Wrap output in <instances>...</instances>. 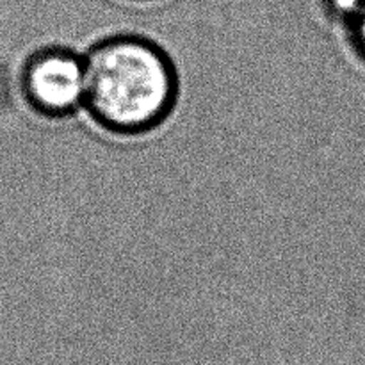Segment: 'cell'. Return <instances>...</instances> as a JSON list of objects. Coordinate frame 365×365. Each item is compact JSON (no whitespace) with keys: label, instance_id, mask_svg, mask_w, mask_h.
Masks as SVG:
<instances>
[{"label":"cell","instance_id":"6da1fadb","mask_svg":"<svg viewBox=\"0 0 365 365\" xmlns=\"http://www.w3.org/2000/svg\"><path fill=\"white\" fill-rule=\"evenodd\" d=\"M84 109L96 125L121 135L160 127L178 100V71L170 53L141 34H114L84 53Z\"/></svg>","mask_w":365,"mask_h":365},{"label":"cell","instance_id":"7a4b0ae2","mask_svg":"<svg viewBox=\"0 0 365 365\" xmlns=\"http://www.w3.org/2000/svg\"><path fill=\"white\" fill-rule=\"evenodd\" d=\"M21 93L29 106L46 118H66L84 109V56L68 46H43L21 70Z\"/></svg>","mask_w":365,"mask_h":365},{"label":"cell","instance_id":"3957f363","mask_svg":"<svg viewBox=\"0 0 365 365\" xmlns=\"http://www.w3.org/2000/svg\"><path fill=\"white\" fill-rule=\"evenodd\" d=\"M342 24L346 25V32H348L353 52L365 63V0L342 20Z\"/></svg>","mask_w":365,"mask_h":365},{"label":"cell","instance_id":"277c9868","mask_svg":"<svg viewBox=\"0 0 365 365\" xmlns=\"http://www.w3.org/2000/svg\"><path fill=\"white\" fill-rule=\"evenodd\" d=\"M360 2H364V0H324V4H327L328 9H330V13L335 14L337 18H341V20H344Z\"/></svg>","mask_w":365,"mask_h":365},{"label":"cell","instance_id":"5b68a950","mask_svg":"<svg viewBox=\"0 0 365 365\" xmlns=\"http://www.w3.org/2000/svg\"><path fill=\"white\" fill-rule=\"evenodd\" d=\"M130 2H153V0H130Z\"/></svg>","mask_w":365,"mask_h":365}]
</instances>
